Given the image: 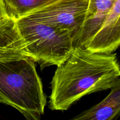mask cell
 <instances>
[{
	"instance_id": "6da1fadb",
	"label": "cell",
	"mask_w": 120,
	"mask_h": 120,
	"mask_svg": "<svg viewBox=\"0 0 120 120\" xmlns=\"http://www.w3.org/2000/svg\"><path fill=\"white\" fill-rule=\"evenodd\" d=\"M120 77V66L116 54L75 48L57 66L51 82L49 108L66 111L86 95L110 89Z\"/></svg>"
},
{
	"instance_id": "7a4b0ae2",
	"label": "cell",
	"mask_w": 120,
	"mask_h": 120,
	"mask_svg": "<svg viewBox=\"0 0 120 120\" xmlns=\"http://www.w3.org/2000/svg\"><path fill=\"white\" fill-rule=\"evenodd\" d=\"M31 57L0 60V103L10 105L26 119L39 120L46 97Z\"/></svg>"
},
{
	"instance_id": "3957f363",
	"label": "cell",
	"mask_w": 120,
	"mask_h": 120,
	"mask_svg": "<svg viewBox=\"0 0 120 120\" xmlns=\"http://www.w3.org/2000/svg\"><path fill=\"white\" fill-rule=\"evenodd\" d=\"M16 22L29 55L42 69L62 63L74 49L73 38L68 30L26 17Z\"/></svg>"
},
{
	"instance_id": "277c9868",
	"label": "cell",
	"mask_w": 120,
	"mask_h": 120,
	"mask_svg": "<svg viewBox=\"0 0 120 120\" xmlns=\"http://www.w3.org/2000/svg\"><path fill=\"white\" fill-rule=\"evenodd\" d=\"M89 1L59 0L25 17L68 30L74 44L84 23Z\"/></svg>"
},
{
	"instance_id": "5b68a950",
	"label": "cell",
	"mask_w": 120,
	"mask_h": 120,
	"mask_svg": "<svg viewBox=\"0 0 120 120\" xmlns=\"http://www.w3.org/2000/svg\"><path fill=\"white\" fill-rule=\"evenodd\" d=\"M120 46V0H116L103 24L86 49L110 53Z\"/></svg>"
},
{
	"instance_id": "8992f818",
	"label": "cell",
	"mask_w": 120,
	"mask_h": 120,
	"mask_svg": "<svg viewBox=\"0 0 120 120\" xmlns=\"http://www.w3.org/2000/svg\"><path fill=\"white\" fill-rule=\"evenodd\" d=\"M116 0H89L85 19L74 48L86 49L91 39L103 24Z\"/></svg>"
},
{
	"instance_id": "52a82bcc",
	"label": "cell",
	"mask_w": 120,
	"mask_h": 120,
	"mask_svg": "<svg viewBox=\"0 0 120 120\" xmlns=\"http://www.w3.org/2000/svg\"><path fill=\"white\" fill-rule=\"evenodd\" d=\"M25 56L30 57L16 20L8 17L0 19V60Z\"/></svg>"
},
{
	"instance_id": "ba28073f",
	"label": "cell",
	"mask_w": 120,
	"mask_h": 120,
	"mask_svg": "<svg viewBox=\"0 0 120 120\" xmlns=\"http://www.w3.org/2000/svg\"><path fill=\"white\" fill-rule=\"evenodd\" d=\"M110 94L98 104L84 111L74 120H113L120 117V78L111 87Z\"/></svg>"
},
{
	"instance_id": "9c48e42d",
	"label": "cell",
	"mask_w": 120,
	"mask_h": 120,
	"mask_svg": "<svg viewBox=\"0 0 120 120\" xmlns=\"http://www.w3.org/2000/svg\"><path fill=\"white\" fill-rule=\"evenodd\" d=\"M59 0H1L7 17L18 20Z\"/></svg>"
},
{
	"instance_id": "30bf717a",
	"label": "cell",
	"mask_w": 120,
	"mask_h": 120,
	"mask_svg": "<svg viewBox=\"0 0 120 120\" xmlns=\"http://www.w3.org/2000/svg\"><path fill=\"white\" fill-rule=\"evenodd\" d=\"M6 17H7V16L6 15L5 12L3 5H2V2H1V0H0V19Z\"/></svg>"
}]
</instances>
